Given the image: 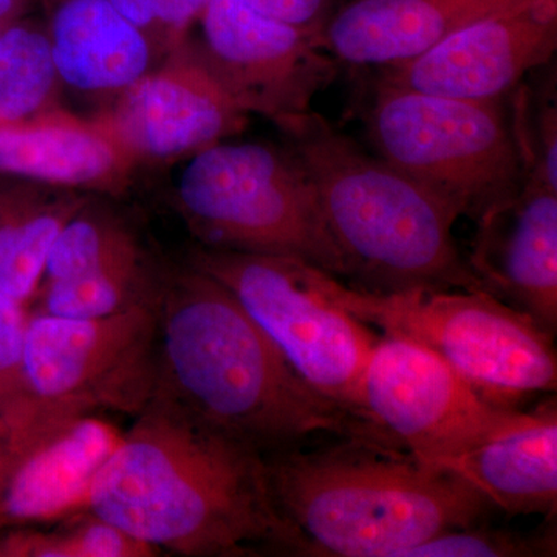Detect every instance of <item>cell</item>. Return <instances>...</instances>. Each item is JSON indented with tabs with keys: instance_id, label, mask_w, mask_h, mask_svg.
<instances>
[{
	"instance_id": "obj_20",
	"label": "cell",
	"mask_w": 557,
	"mask_h": 557,
	"mask_svg": "<svg viewBox=\"0 0 557 557\" xmlns=\"http://www.w3.org/2000/svg\"><path fill=\"white\" fill-rule=\"evenodd\" d=\"M61 81L46 20L28 14L0 35V126L57 108Z\"/></svg>"
},
{
	"instance_id": "obj_12",
	"label": "cell",
	"mask_w": 557,
	"mask_h": 557,
	"mask_svg": "<svg viewBox=\"0 0 557 557\" xmlns=\"http://www.w3.org/2000/svg\"><path fill=\"white\" fill-rule=\"evenodd\" d=\"M95 119L139 166L189 159L240 134L249 115L188 36Z\"/></svg>"
},
{
	"instance_id": "obj_28",
	"label": "cell",
	"mask_w": 557,
	"mask_h": 557,
	"mask_svg": "<svg viewBox=\"0 0 557 557\" xmlns=\"http://www.w3.org/2000/svg\"><path fill=\"white\" fill-rule=\"evenodd\" d=\"M50 186L0 175V260L28 215L49 196Z\"/></svg>"
},
{
	"instance_id": "obj_29",
	"label": "cell",
	"mask_w": 557,
	"mask_h": 557,
	"mask_svg": "<svg viewBox=\"0 0 557 557\" xmlns=\"http://www.w3.org/2000/svg\"><path fill=\"white\" fill-rule=\"evenodd\" d=\"M244 2L265 16L318 35L344 0H244Z\"/></svg>"
},
{
	"instance_id": "obj_22",
	"label": "cell",
	"mask_w": 557,
	"mask_h": 557,
	"mask_svg": "<svg viewBox=\"0 0 557 557\" xmlns=\"http://www.w3.org/2000/svg\"><path fill=\"white\" fill-rule=\"evenodd\" d=\"M148 258L135 231L91 197L65 223L51 248L42 282L62 281Z\"/></svg>"
},
{
	"instance_id": "obj_1",
	"label": "cell",
	"mask_w": 557,
	"mask_h": 557,
	"mask_svg": "<svg viewBox=\"0 0 557 557\" xmlns=\"http://www.w3.org/2000/svg\"><path fill=\"white\" fill-rule=\"evenodd\" d=\"M89 511L160 553L313 556L278 511L265 456L152 395L91 487Z\"/></svg>"
},
{
	"instance_id": "obj_10",
	"label": "cell",
	"mask_w": 557,
	"mask_h": 557,
	"mask_svg": "<svg viewBox=\"0 0 557 557\" xmlns=\"http://www.w3.org/2000/svg\"><path fill=\"white\" fill-rule=\"evenodd\" d=\"M362 412L418 461L442 469L531 412L491 405L437 355L412 341H376L359 386Z\"/></svg>"
},
{
	"instance_id": "obj_19",
	"label": "cell",
	"mask_w": 557,
	"mask_h": 557,
	"mask_svg": "<svg viewBox=\"0 0 557 557\" xmlns=\"http://www.w3.org/2000/svg\"><path fill=\"white\" fill-rule=\"evenodd\" d=\"M454 472L494 507L511 516H555L557 509V405L553 397L530 420L448 461Z\"/></svg>"
},
{
	"instance_id": "obj_18",
	"label": "cell",
	"mask_w": 557,
	"mask_h": 557,
	"mask_svg": "<svg viewBox=\"0 0 557 557\" xmlns=\"http://www.w3.org/2000/svg\"><path fill=\"white\" fill-rule=\"evenodd\" d=\"M47 32L61 86L110 101L163 57L109 0H47Z\"/></svg>"
},
{
	"instance_id": "obj_9",
	"label": "cell",
	"mask_w": 557,
	"mask_h": 557,
	"mask_svg": "<svg viewBox=\"0 0 557 557\" xmlns=\"http://www.w3.org/2000/svg\"><path fill=\"white\" fill-rule=\"evenodd\" d=\"M157 380L156 302L104 318H28L24 388L3 412L33 420L119 410L137 416Z\"/></svg>"
},
{
	"instance_id": "obj_31",
	"label": "cell",
	"mask_w": 557,
	"mask_h": 557,
	"mask_svg": "<svg viewBox=\"0 0 557 557\" xmlns=\"http://www.w3.org/2000/svg\"><path fill=\"white\" fill-rule=\"evenodd\" d=\"M13 461L14 449L7 442L5 435H2V438H0V490H2L3 482H5L10 469L13 467Z\"/></svg>"
},
{
	"instance_id": "obj_24",
	"label": "cell",
	"mask_w": 557,
	"mask_h": 557,
	"mask_svg": "<svg viewBox=\"0 0 557 557\" xmlns=\"http://www.w3.org/2000/svg\"><path fill=\"white\" fill-rule=\"evenodd\" d=\"M53 530H17L0 537L5 557H153L159 549L108 520L84 511Z\"/></svg>"
},
{
	"instance_id": "obj_16",
	"label": "cell",
	"mask_w": 557,
	"mask_h": 557,
	"mask_svg": "<svg viewBox=\"0 0 557 557\" xmlns=\"http://www.w3.org/2000/svg\"><path fill=\"white\" fill-rule=\"evenodd\" d=\"M137 164L97 119L47 110L0 126V175L50 188L119 196Z\"/></svg>"
},
{
	"instance_id": "obj_30",
	"label": "cell",
	"mask_w": 557,
	"mask_h": 557,
	"mask_svg": "<svg viewBox=\"0 0 557 557\" xmlns=\"http://www.w3.org/2000/svg\"><path fill=\"white\" fill-rule=\"evenodd\" d=\"M39 0H0V27L5 28L13 22L28 16Z\"/></svg>"
},
{
	"instance_id": "obj_4",
	"label": "cell",
	"mask_w": 557,
	"mask_h": 557,
	"mask_svg": "<svg viewBox=\"0 0 557 557\" xmlns=\"http://www.w3.org/2000/svg\"><path fill=\"white\" fill-rule=\"evenodd\" d=\"M285 135L346 259L348 285L373 293L483 289L454 239L460 218L445 200L318 113Z\"/></svg>"
},
{
	"instance_id": "obj_8",
	"label": "cell",
	"mask_w": 557,
	"mask_h": 557,
	"mask_svg": "<svg viewBox=\"0 0 557 557\" xmlns=\"http://www.w3.org/2000/svg\"><path fill=\"white\" fill-rule=\"evenodd\" d=\"M189 263L228 289L313 391L369 420L359 386L380 336L322 292L318 267L207 247L194 248Z\"/></svg>"
},
{
	"instance_id": "obj_7",
	"label": "cell",
	"mask_w": 557,
	"mask_h": 557,
	"mask_svg": "<svg viewBox=\"0 0 557 557\" xmlns=\"http://www.w3.org/2000/svg\"><path fill=\"white\" fill-rule=\"evenodd\" d=\"M502 102L440 97L379 79L366 129L376 156L445 200L458 218L475 222L523 182Z\"/></svg>"
},
{
	"instance_id": "obj_25",
	"label": "cell",
	"mask_w": 557,
	"mask_h": 557,
	"mask_svg": "<svg viewBox=\"0 0 557 557\" xmlns=\"http://www.w3.org/2000/svg\"><path fill=\"white\" fill-rule=\"evenodd\" d=\"M556 516L536 533L475 525L446 531L403 557H545L557 555Z\"/></svg>"
},
{
	"instance_id": "obj_32",
	"label": "cell",
	"mask_w": 557,
	"mask_h": 557,
	"mask_svg": "<svg viewBox=\"0 0 557 557\" xmlns=\"http://www.w3.org/2000/svg\"><path fill=\"white\" fill-rule=\"evenodd\" d=\"M2 435H3V421H2V417H0V438H2Z\"/></svg>"
},
{
	"instance_id": "obj_11",
	"label": "cell",
	"mask_w": 557,
	"mask_h": 557,
	"mask_svg": "<svg viewBox=\"0 0 557 557\" xmlns=\"http://www.w3.org/2000/svg\"><path fill=\"white\" fill-rule=\"evenodd\" d=\"M196 44L209 69L248 115L288 134L310 113L314 97L338 75V61L319 49L317 33L273 20L244 0H211Z\"/></svg>"
},
{
	"instance_id": "obj_17",
	"label": "cell",
	"mask_w": 557,
	"mask_h": 557,
	"mask_svg": "<svg viewBox=\"0 0 557 557\" xmlns=\"http://www.w3.org/2000/svg\"><path fill=\"white\" fill-rule=\"evenodd\" d=\"M525 0H344L318 32L319 49L355 67L416 60L472 22Z\"/></svg>"
},
{
	"instance_id": "obj_15",
	"label": "cell",
	"mask_w": 557,
	"mask_h": 557,
	"mask_svg": "<svg viewBox=\"0 0 557 557\" xmlns=\"http://www.w3.org/2000/svg\"><path fill=\"white\" fill-rule=\"evenodd\" d=\"M468 263L482 288L555 336L557 189L523 177L511 199L475 220Z\"/></svg>"
},
{
	"instance_id": "obj_5",
	"label": "cell",
	"mask_w": 557,
	"mask_h": 557,
	"mask_svg": "<svg viewBox=\"0 0 557 557\" xmlns=\"http://www.w3.org/2000/svg\"><path fill=\"white\" fill-rule=\"evenodd\" d=\"M330 299L384 335L412 341L445 361L491 405L518 409L557 386L553 335L491 293L469 289L366 292L318 269Z\"/></svg>"
},
{
	"instance_id": "obj_27",
	"label": "cell",
	"mask_w": 557,
	"mask_h": 557,
	"mask_svg": "<svg viewBox=\"0 0 557 557\" xmlns=\"http://www.w3.org/2000/svg\"><path fill=\"white\" fill-rule=\"evenodd\" d=\"M28 314L25 304L0 289V413L21 398Z\"/></svg>"
},
{
	"instance_id": "obj_21",
	"label": "cell",
	"mask_w": 557,
	"mask_h": 557,
	"mask_svg": "<svg viewBox=\"0 0 557 557\" xmlns=\"http://www.w3.org/2000/svg\"><path fill=\"white\" fill-rule=\"evenodd\" d=\"M163 273L148 258L110 269L44 282L38 289L39 313L91 319L156 302Z\"/></svg>"
},
{
	"instance_id": "obj_33",
	"label": "cell",
	"mask_w": 557,
	"mask_h": 557,
	"mask_svg": "<svg viewBox=\"0 0 557 557\" xmlns=\"http://www.w3.org/2000/svg\"><path fill=\"white\" fill-rule=\"evenodd\" d=\"M46 2H47V0H39L40 7H42L44 3H46Z\"/></svg>"
},
{
	"instance_id": "obj_26",
	"label": "cell",
	"mask_w": 557,
	"mask_h": 557,
	"mask_svg": "<svg viewBox=\"0 0 557 557\" xmlns=\"http://www.w3.org/2000/svg\"><path fill=\"white\" fill-rule=\"evenodd\" d=\"M145 33L161 57L180 46L196 28L211 0H109Z\"/></svg>"
},
{
	"instance_id": "obj_13",
	"label": "cell",
	"mask_w": 557,
	"mask_h": 557,
	"mask_svg": "<svg viewBox=\"0 0 557 557\" xmlns=\"http://www.w3.org/2000/svg\"><path fill=\"white\" fill-rule=\"evenodd\" d=\"M557 50V0H525L460 28L416 60L381 69L392 86L502 101Z\"/></svg>"
},
{
	"instance_id": "obj_6",
	"label": "cell",
	"mask_w": 557,
	"mask_h": 557,
	"mask_svg": "<svg viewBox=\"0 0 557 557\" xmlns=\"http://www.w3.org/2000/svg\"><path fill=\"white\" fill-rule=\"evenodd\" d=\"M185 161L175 205L200 247L285 256L347 278L317 189L292 149L225 139Z\"/></svg>"
},
{
	"instance_id": "obj_23",
	"label": "cell",
	"mask_w": 557,
	"mask_h": 557,
	"mask_svg": "<svg viewBox=\"0 0 557 557\" xmlns=\"http://www.w3.org/2000/svg\"><path fill=\"white\" fill-rule=\"evenodd\" d=\"M90 197L76 190H50L46 200L25 220L0 260L3 293L22 304H27L38 293L54 242L65 223Z\"/></svg>"
},
{
	"instance_id": "obj_14",
	"label": "cell",
	"mask_w": 557,
	"mask_h": 557,
	"mask_svg": "<svg viewBox=\"0 0 557 557\" xmlns=\"http://www.w3.org/2000/svg\"><path fill=\"white\" fill-rule=\"evenodd\" d=\"M123 435L98 412L7 432L16 456L0 490V525L61 522L89 511L95 480Z\"/></svg>"
},
{
	"instance_id": "obj_3",
	"label": "cell",
	"mask_w": 557,
	"mask_h": 557,
	"mask_svg": "<svg viewBox=\"0 0 557 557\" xmlns=\"http://www.w3.org/2000/svg\"><path fill=\"white\" fill-rule=\"evenodd\" d=\"M278 511L313 556L403 557L491 507L479 491L387 440L333 438L265 457Z\"/></svg>"
},
{
	"instance_id": "obj_2",
	"label": "cell",
	"mask_w": 557,
	"mask_h": 557,
	"mask_svg": "<svg viewBox=\"0 0 557 557\" xmlns=\"http://www.w3.org/2000/svg\"><path fill=\"white\" fill-rule=\"evenodd\" d=\"M156 314L153 395L212 431L265 457L325 438L397 443L313 391L228 289L190 263L163 273Z\"/></svg>"
}]
</instances>
